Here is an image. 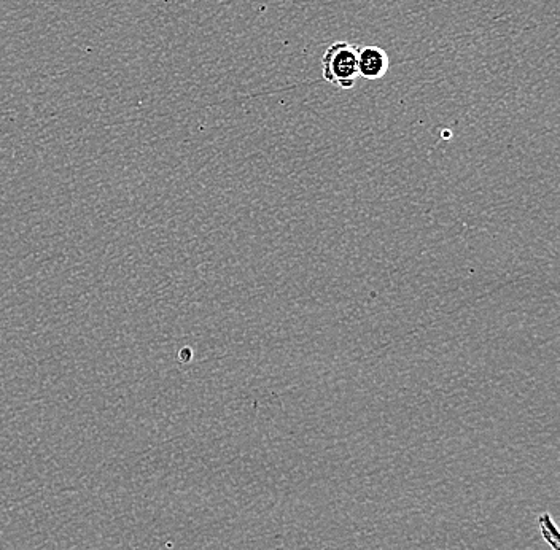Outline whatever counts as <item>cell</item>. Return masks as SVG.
<instances>
[{"mask_svg":"<svg viewBox=\"0 0 560 550\" xmlns=\"http://www.w3.org/2000/svg\"><path fill=\"white\" fill-rule=\"evenodd\" d=\"M390 67L389 55L381 47H358V75L365 80H381Z\"/></svg>","mask_w":560,"mask_h":550,"instance_id":"2","label":"cell"},{"mask_svg":"<svg viewBox=\"0 0 560 550\" xmlns=\"http://www.w3.org/2000/svg\"><path fill=\"white\" fill-rule=\"evenodd\" d=\"M323 78L331 85L352 90L358 78V47L354 43L336 42L325 51L322 59Z\"/></svg>","mask_w":560,"mask_h":550,"instance_id":"1","label":"cell"}]
</instances>
